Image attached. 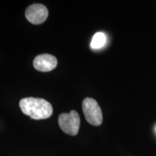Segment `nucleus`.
<instances>
[{"label": "nucleus", "mask_w": 156, "mask_h": 156, "mask_svg": "<svg viewBox=\"0 0 156 156\" xmlns=\"http://www.w3.org/2000/svg\"><path fill=\"white\" fill-rule=\"evenodd\" d=\"M23 113L36 120L46 119L53 114V107L48 101L38 98H25L20 101Z\"/></svg>", "instance_id": "f257e3e1"}, {"label": "nucleus", "mask_w": 156, "mask_h": 156, "mask_svg": "<svg viewBox=\"0 0 156 156\" xmlns=\"http://www.w3.org/2000/svg\"><path fill=\"white\" fill-rule=\"evenodd\" d=\"M83 111L85 119L93 126H100L103 122L102 111L98 103L91 98H86L83 101Z\"/></svg>", "instance_id": "f03ea898"}, {"label": "nucleus", "mask_w": 156, "mask_h": 156, "mask_svg": "<svg viewBox=\"0 0 156 156\" xmlns=\"http://www.w3.org/2000/svg\"><path fill=\"white\" fill-rule=\"evenodd\" d=\"M59 127L64 132L69 135L75 136L78 133L80 125V119L76 111L69 113H64L59 115L58 119Z\"/></svg>", "instance_id": "7ed1b4c3"}, {"label": "nucleus", "mask_w": 156, "mask_h": 156, "mask_svg": "<svg viewBox=\"0 0 156 156\" xmlns=\"http://www.w3.org/2000/svg\"><path fill=\"white\" fill-rule=\"evenodd\" d=\"M48 15V9L41 4H34L25 10V17L34 25L41 24L46 21Z\"/></svg>", "instance_id": "20e7f679"}, {"label": "nucleus", "mask_w": 156, "mask_h": 156, "mask_svg": "<svg viewBox=\"0 0 156 156\" xmlns=\"http://www.w3.org/2000/svg\"><path fill=\"white\" fill-rule=\"evenodd\" d=\"M34 68L38 71L50 72L57 66V59L55 56L51 54H44L38 55L34 60Z\"/></svg>", "instance_id": "39448f33"}, {"label": "nucleus", "mask_w": 156, "mask_h": 156, "mask_svg": "<svg viewBox=\"0 0 156 156\" xmlns=\"http://www.w3.org/2000/svg\"><path fill=\"white\" fill-rule=\"evenodd\" d=\"M106 37L102 32L96 33L93 37L90 43V46L93 49H98L102 48L106 44Z\"/></svg>", "instance_id": "423d86ee"}, {"label": "nucleus", "mask_w": 156, "mask_h": 156, "mask_svg": "<svg viewBox=\"0 0 156 156\" xmlns=\"http://www.w3.org/2000/svg\"><path fill=\"white\" fill-rule=\"evenodd\" d=\"M155 129H156V128H155Z\"/></svg>", "instance_id": "0eeeda50"}]
</instances>
